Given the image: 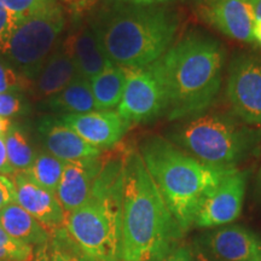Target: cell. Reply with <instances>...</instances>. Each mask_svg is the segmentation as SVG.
I'll list each match as a JSON object with an SVG mask.
<instances>
[{
	"mask_svg": "<svg viewBox=\"0 0 261 261\" xmlns=\"http://www.w3.org/2000/svg\"><path fill=\"white\" fill-rule=\"evenodd\" d=\"M5 146L8 160L15 172H27L32 167L37 154L21 127L12 125L5 135Z\"/></svg>",
	"mask_w": 261,
	"mask_h": 261,
	"instance_id": "22",
	"label": "cell"
},
{
	"mask_svg": "<svg viewBox=\"0 0 261 261\" xmlns=\"http://www.w3.org/2000/svg\"><path fill=\"white\" fill-rule=\"evenodd\" d=\"M226 96L243 122L261 127V56L238 55L228 69Z\"/></svg>",
	"mask_w": 261,
	"mask_h": 261,
	"instance_id": "9",
	"label": "cell"
},
{
	"mask_svg": "<svg viewBox=\"0 0 261 261\" xmlns=\"http://www.w3.org/2000/svg\"><path fill=\"white\" fill-rule=\"evenodd\" d=\"M65 3H68V4H70L71 6H73L75 3H76V0H64Z\"/></svg>",
	"mask_w": 261,
	"mask_h": 261,
	"instance_id": "41",
	"label": "cell"
},
{
	"mask_svg": "<svg viewBox=\"0 0 261 261\" xmlns=\"http://www.w3.org/2000/svg\"><path fill=\"white\" fill-rule=\"evenodd\" d=\"M102 165V156L64 163L56 195L65 214L77 210L86 202Z\"/></svg>",
	"mask_w": 261,
	"mask_h": 261,
	"instance_id": "16",
	"label": "cell"
},
{
	"mask_svg": "<svg viewBox=\"0 0 261 261\" xmlns=\"http://www.w3.org/2000/svg\"><path fill=\"white\" fill-rule=\"evenodd\" d=\"M226 113H201L182 119L169 139L195 159L212 166L236 167L255 154L261 143L259 127L241 122Z\"/></svg>",
	"mask_w": 261,
	"mask_h": 261,
	"instance_id": "6",
	"label": "cell"
},
{
	"mask_svg": "<svg viewBox=\"0 0 261 261\" xmlns=\"http://www.w3.org/2000/svg\"><path fill=\"white\" fill-rule=\"evenodd\" d=\"M48 107L62 115H77L96 112L97 107L90 80L77 75L64 90L48 99Z\"/></svg>",
	"mask_w": 261,
	"mask_h": 261,
	"instance_id": "20",
	"label": "cell"
},
{
	"mask_svg": "<svg viewBox=\"0 0 261 261\" xmlns=\"http://www.w3.org/2000/svg\"><path fill=\"white\" fill-rule=\"evenodd\" d=\"M126 69L110 63L90 80L97 110H113L119 107L126 85Z\"/></svg>",
	"mask_w": 261,
	"mask_h": 261,
	"instance_id": "21",
	"label": "cell"
},
{
	"mask_svg": "<svg viewBox=\"0 0 261 261\" xmlns=\"http://www.w3.org/2000/svg\"><path fill=\"white\" fill-rule=\"evenodd\" d=\"M244 2L249 3V4H254V3H255V2H256V0H244Z\"/></svg>",
	"mask_w": 261,
	"mask_h": 261,
	"instance_id": "42",
	"label": "cell"
},
{
	"mask_svg": "<svg viewBox=\"0 0 261 261\" xmlns=\"http://www.w3.org/2000/svg\"><path fill=\"white\" fill-rule=\"evenodd\" d=\"M138 151L182 232L194 225L204 198L236 169L207 165L161 136L146 137Z\"/></svg>",
	"mask_w": 261,
	"mask_h": 261,
	"instance_id": "4",
	"label": "cell"
},
{
	"mask_svg": "<svg viewBox=\"0 0 261 261\" xmlns=\"http://www.w3.org/2000/svg\"><path fill=\"white\" fill-rule=\"evenodd\" d=\"M257 192H259L260 200H261V167L259 169V174H257Z\"/></svg>",
	"mask_w": 261,
	"mask_h": 261,
	"instance_id": "40",
	"label": "cell"
},
{
	"mask_svg": "<svg viewBox=\"0 0 261 261\" xmlns=\"http://www.w3.org/2000/svg\"><path fill=\"white\" fill-rule=\"evenodd\" d=\"M12 125H14V123H12L11 120L3 119V117H0V136L5 137L6 133L9 132V129L12 127Z\"/></svg>",
	"mask_w": 261,
	"mask_h": 261,
	"instance_id": "35",
	"label": "cell"
},
{
	"mask_svg": "<svg viewBox=\"0 0 261 261\" xmlns=\"http://www.w3.org/2000/svg\"><path fill=\"white\" fill-rule=\"evenodd\" d=\"M62 47L73 61L77 74L89 80L112 63L103 54L91 27H84L71 33L64 40Z\"/></svg>",
	"mask_w": 261,
	"mask_h": 261,
	"instance_id": "17",
	"label": "cell"
},
{
	"mask_svg": "<svg viewBox=\"0 0 261 261\" xmlns=\"http://www.w3.org/2000/svg\"><path fill=\"white\" fill-rule=\"evenodd\" d=\"M15 201V188L9 177L0 174V210L10 202Z\"/></svg>",
	"mask_w": 261,
	"mask_h": 261,
	"instance_id": "30",
	"label": "cell"
},
{
	"mask_svg": "<svg viewBox=\"0 0 261 261\" xmlns=\"http://www.w3.org/2000/svg\"><path fill=\"white\" fill-rule=\"evenodd\" d=\"M226 51L217 39L191 31L160 58L172 121L205 112L219 93Z\"/></svg>",
	"mask_w": 261,
	"mask_h": 261,
	"instance_id": "2",
	"label": "cell"
},
{
	"mask_svg": "<svg viewBox=\"0 0 261 261\" xmlns=\"http://www.w3.org/2000/svg\"><path fill=\"white\" fill-rule=\"evenodd\" d=\"M253 37L254 40L261 44V22H255L253 27Z\"/></svg>",
	"mask_w": 261,
	"mask_h": 261,
	"instance_id": "38",
	"label": "cell"
},
{
	"mask_svg": "<svg viewBox=\"0 0 261 261\" xmlns=\"http://www.w3.org/2000/svg\"><path fill=\"white\" fill-rule=\"evenodd\" d=\"M160 261H196L194 256V250L188 246L175 247L171 253L167 254Z\"/></svg>",
	"mask_w": 261,
	"mask_h": 261,
	"instance_id": "31",
	"label": "cell"
},
{
	"mask_svg": "<svg viewBox=\"0 0 261 261\" xmlns=\"http://www.w3.org/2000/svg\"><path fill=\"white\" fill-rule=\"evenodd\" d=\"M62 122L99 150L112 149L119 144L130 125L114 110H96L77 115H62Z\"/></svg>",
	"mask_w": 261,
	"mask_h": 261,
	"instance_id": "13",
	"label": "cell"
},
{
	"mask_svg": "<svg viewBox=\"0 0 261 261\" xmlns=\"http://www.w3.org/2000/svg\"><path fill=\"white\" fill-rule=\"evenodd\" d=\"M77 75L73 61L61 46L55 48L50 55L39 74L32 80L29 89H32L35 97H54L64 90Z\"/></svg>",
	"mask_w": 261,
	"mask_h": 261,
	"instance_id": "18",
	"label": "cell"
},
{
	"mask_svg": "<svg viewBox=\"0 0 261 261\" xmlns=\"http://www.w3.org/2000/svg\"><path fill=\"white\" fill-rule=\"evenodd\" d=\"M33 247L21 242L0 226V261H32Z\"/></svg>",
	"mask_w": 261,
	"mask_h": 261,
	"instance_id": "25",
	"label": "cell"
},
{
	"mask_svg": "<svg viewBox=\"0 0 261 261\" xmlns=\"http://www.w3.org/2000/svg\"><path fill=\"white\" fill-rule=\"evenodd\" d=\"M18 22V19H16L11 14H9L0 4V51L4 48L10 35L14 32Z\"/></svg>",
	"mask_w": 261,
	"mask_h": 261,
	"instance_id": "29",
	"label": "cell"
},
{
	"mask_svg": "<svg viewBox=\"0 0 261 261\" xmlns=\"http://www.w3.org/2000/svg\"><path fill=\"white\" fill-rule=\"evenodd\" d=\"M0 226L16 240L29 246H44L51 233L16 201L10 202L0 210Z\"/></svg>",
	"mask_w": 261,
	"mask_h": 261,
	"instance_id": "19",
	"label": "cell"
},
{
	"mask_svg": "<svg viewBox=\"0 0 261 261\" xmlns=\"http://www.w3.org/2000/svg\"><path fill=\"white\" fill-rule=\"evenodd\" d=\"M138 150L123 152L121 261H160L182 236Z\"/></svg>",
	"mask_w": 261,
	"mask_h": 261,
	"instance_id": "1",
	"label": "cell"
},
{
	"mask_svg": "<svg viewBox=\"0 0 261 261\" xmlns=\"http://www.w3.org/2000/svg\"><path fill=\"white\" fill-rule=\"evenodd\" d=\"M123 155L103 159L86 202L65 217L64 228L89 261H121Z\"/></svg>",
	"mask_w": 261,
	"mask_h": 261,
	"instance_id": "5",
	"label": "cell"
},
{
	"mask_svg": "<svg viewBox=\"0 0 261 261\" xmlns=\"http://www.w3.org/2000/svg\"><path fill=\"white\" fill-rule=\"evenodd\" d=\"M79 248L75 246L65 228L51 233L50 241L39 248L34 261H86Z\"/></svg>",
	"mask_w": 261,
	"mask_h": 261,
	"instance_id": "23",
	"label": "cell"
},
{
	"mask_svg": "<svg viewBox=\"0 0 261 261\" xmlns=\"http://www.w3.org/2000/svg\"><path fill=\"white\" fill-rule=\"evenodd\" d=\"M196 247L215 261H261V238L240 225L208 231Z\"/></svg>",
	"mask_w": 261,
	"mask_h": 261,
	"instance_id": "11",
	"label": "cell"
},
{
	"mask_svg": "<svg viewBox=\"0 0 261 261\" xmlns=\"http://www.w3.org/2000/svg\"><path fill=\"white\" fill-rule=\"evenodd\" d=\"M16 172L11 167L8 160V154H6L5 137L0 136V174L5 175V177H11Z\"/></svg>",
	"mask_w": 261,
	"mask_h": 261,
	"instance_id": "32",
	"label": "cell"
},
{
	"mask_svg": "<svg viewBox=\"0 0 261 261\" xmlns=\"http://www.w3.org/2000/svg\"><path fill=\"white\" fill-rule=\"evenodd\" d=\"M64 24L63 11L55 3L50 8L19 21L0 52L14 69L32 81L54 52Z\"/></svg>",
	"mask_w": 261,
	"mask_h": 261,
	"instance_id": "7",
	"label": "cell"
},
{
	"mask_svg": "<svg viewBox=\"0 0 261 261\" xmlns=\"http://www.w3.org/2000/svg\"><path fill=\"white\" fill-rule=\"evenodd\" d=\"M253 10L255 22H261V0H256V2L254 3Z\"/></svg>",
	"mask_w": 261,
	"mask_h": 261,
	"instance_id": "37",
	"label": "cell"
},
{
	"mask_svg": "<svg viewBox=\"0 0 261 261\" xmlns=\"http://www.w3.org/2000/svg\"><path fill=\"white\" fill-rule=\"evenodd\" d=\"M64 163L48 152H40L35 158L32 167L25 173L40 187L56 194L63 173Z\"/></svg>",
	"mask_w": 261,
	"mask_h": 261,
	"instance_id": "24",
	"label": "cell"
},
{
	"mask_svg": "<svg viewBox=\"0 0 261 261\" xmlns=\"http://www.w3.org/2000/svg\"><path fill=\"white\" fill-rule=\"evenodd\" d=\"M126 74L117 113L129 125L149 122L167 113V93L159 60L146 67L126 69Z\"/></svg>",
	"mask_w": 261,
	"mask_h": 261,
	"instance_id": "8",
	"label": "cell"
},
{
	"mask_svg": "<svg viewBox=\"0 0 261 261\" xmlns=\"http://www.w3.org/2000/svg\"><path fill=\"white\" fill-rule=\"evenodd\" d=\"M0 4L16 19H22L40 12L55 4L54 0H0Z\"/></svg>",
	"mask_w": 261,
	"mask_h": 261,
	"instance_id": "26",
	"label": "cell"
},
{
	"mask_svg": "<svg viewBox=\"0 0 261 261\" xmlns=\"http://www.w3.org/2000/svg\"><path fill=\"white\" fill-rule=\"evenodd\" d=\"M196 2L201 3V4H203L204 6H207V5L215 4V3H218V2H221V0H196Z\"/></svg>",
	"mask_w": 261,
	"mask_h": 261,
	"instance_id": "39",
	"label": "cell"
},
{
	"mask_svg": "<svg viewBox=\"0 0 261 261\" xmlns=\"http://www.w3.org/2000/svg\"><path fill=\"white\" fill-rule=\"evenodd\" d=\"M91 28L108 60L132 69L154 63L171 48L179 17L161 6L117 3L99 14Z\"/></svg>",
	"mask_w": 261,
	"mask_h": 261,
	"instance_id": "3",
	"label": "cell"
},
{
	"mask_svg": "<svg viewBox=\"0 0 261 261\" xmlns=\"http://www.w3.org/2000/svg\"><path fill=\"white\" fill-rule=\"evenodd\" d=\"M15 188V201L34 217L50 233L64 227L65 212L57 195L40 187L25 172L11 175Z\"/></svg>",
	"mask_w": 261,
	"mask_h": 261,
	"instance_id": "12",
	"label": "cell"
},
{
	"mask_svg": "<svg viewBox=\"0 0 261 261\" xmlns=\"http://www.w3.org/2000/svg\"><path fill=\"white\" fill-rule=\"evenodd\" d=\"M194 250V256H195V260L196 261H215L213 259H211L210 256L207 255V254H204L203 252H202L201 249H198L197 247H195Z\"/></svg>",
	"mask_w": 261,
	"mask_h": 261,
	"instance_id": "36",
	"label": "cell"
},
{
	"mask_svg": "<svg viewBox=\"0 0 261 261\" xmlns=\"http://www.w3.org/2000/svg\"><path fill=\"white\" fill-rule=\"evenodd\" d=\"M248 173L238 171L225 177L202 202L195 217L197 227H217L230 224L242 213Z\"/></svg>",
	"mask_w": 261,
	"mask_h": 261,
	"instance_id": "10",
	"label": "cell"
},
{
	"mask_svg": "<svg viewBox=\"0 0 261 261\" xmlns=\"http://www.w3.org/2000/svg\"><path fill=\"white\" fill-rule=\"evenodd\" d=\"M27 110V102L21 92L0 93V117L10 120L14 116L25 114Z\"/></svg>",
	"mask_w": 261,
	"mask_h": 261,
	"instance_id": "28",
	"label": "cell"
},
{
	"mask_svg": "<svg viewBox=\"0 0 261 261\" xmlns=\"http://www.w3.org/2000/svg\"><path fill=\"white\" fill-rule=\"evenodd\" d=\"M202 18L226 37L237 41H254L253 27L255 23L253 4L244 0H221L203 6Z\"/></svg>",
	"mask_w": 261,
	"mask_h": 261,
	"instance_id": "15",
	"label": "cell"
},
{
	"mask_svg": "<svg viewBox=\"0 0 261 261\" xmlns=\"http://www.w3.org/2000/svg\"><path fill=\"white\" fill-rule=\"evenodd\" d=\"M42 143L48 154L63 162L97 159L102 150L89 144L75 130L68 127L61 119L47 116L39 125Z\"/></svg>",
	"mask_w": 261,
	"mask_h": 261,
	"instance_id": "14",
	"label": "cell"
},
{
	"mask_svg": "<svg viewBox=\"0 0 261 261\" xmlns=\"http://www.w3.org/2000/svg\"><path fill=\"white\" fill-rule=\"evenodd\" d=\"M97 0H76V3L71 6L75 11H85V10L90 9L91 6L96 4Z\"/></svg>",
	"mask_w": 261,
	"mask_h": 261,
	"instance_id": "34",
	"label": "cell"
},
{
	"mask_svg": "<svg viewBox=\"0 0 261 261\" xmlns=\"http://www.w3.org/2000/svg\"><path fill=\"white\" fill-rule=\"evenodd\" d=\"M32 81L22 76L17 70L0 58V93L21 92L31 87Z\"/></svg>",
	"mask_w": 261,
	"mask_h": 261,
	"instance_id": "27",
	"label": "cell"
},
{
	"mask_svg": "<svg viewBox=\"0 0 261 261\" xmlns=\"http://www.w3.org/2000/svg\"><path fill=\"white\" fill-rule=\"evenodd\" d=\"M115 3H123V4L132 5H158L162 3L171 2V0H113Z\"/></svg>",
	"mask_w": 261,
	"mask_h": 261,
	"instance_id": "33",
	"label": "cell"
}]
</instances>
